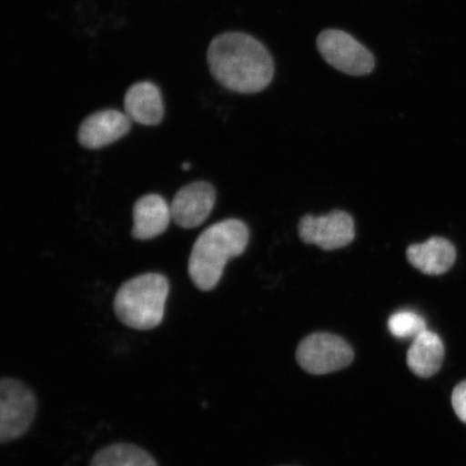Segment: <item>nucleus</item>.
Segmentation results:
<instances>
[{
    "mask_svg": "<svg viewBox=\"0 0 466 466\" xmlns=\"http://www.w3.org/2000/svg\"><path fill=\"white\" fill-rule=\"evenodd\" d=\"M208 63L220 86L242 95L264 91L275 77L270 52L258 39L244 33L215 37L208 46Z\"/></svg>",
    "mask_w": 466,
    "mask_h": 466,
    "instance_id": "obj_1",
    "label": "nucleus"
},
{
    "mask_svg": "<svg viewBox=\"0 0 466 466\" xmlns=\"http://www.w3.org/2000/svg\"><path fill=\"white\" fill-rule=\"evenodd\" d=\"M249 231L238 219H226L204 230L192 248L188 273L191 281L203 291L218 287L225 267L248 248Z\"/></svg>",
    "mask_w": 466,
    "mask_h": 466,
    "instance_id": "obj_2",
    "label": "nucleus"
},
{
    "mask_svg": "<svg viewBox=\"0 0 466 466\" xmlns=\"http://www.w3.org/2000/svg\"><path fill=\"white\" fill-rule=\"evenodd\" d=\"M170 284L159 273H145L122 284L115 296L116 318L127 328L150 330L162 323Z\"/></svg>",
    "mask_w": 466,
    "mask_h": 466,
    "instance_id": "obj_3",
    "label": "nucleus"
},
{
    "mask_svg": "<svg viewBox=\"0 0 466 466\" xmlns=\"http://www.w3.org/2000/svg\"><path fill=\"white\" fill-rule=\"evenodd\" d=\"M37 399L33 390L15 378L0 381V442L25 436L36 418Z\"/></svg>",
    "mask_w": 466,
    "mask_h": 466,
    "instance_id": "obj_4",
    "label": "nucleus"
},
{
    "mask_svg": "<svg viewBox=\"0 0 466 466\" xmlns=\"http://www.w3.org/2000/svg\"><path fill=\"white\" fill-rule=\"evenodd\" d=\"M317 46L326 63L339 72L360 77L374 71L376 61L371 52L340 29H324L318 36Z\"/></svg>",
    "mask_w": 466,
    "mask_h": 466,
    "instance_id": "obj_5",
    "label": "nucleus"
},
{
    "mask_svg": "<svg viewBox=\"0 0 466 466\" xmlns=\"http://www.w3.org/2000/svg\"><path fill=\"white\" fill-rule=\"evenodd\" d=\"M354 353L341 337L317 333L305 338L297 348V362L312 375H325L346 369Z\"/></svg>",
    "mask_w": 466,
    "mask_h": 466,
    "instance_id": "obj_6",
    "label": "nucleus"
},
{
    "mask_svg": "<svg viewBox=\"0 0 466 466\" xmlns=\"http://www.w3.org/2000/svg\"><path fill=\"white\" fill-rule=\"evenodd\" d=\"M299 230L302 241L325 250L345 248L355 238L354 220L343 211H333L323 217L307 215L300 219Z\"/></svg>",
    "mask_w": 466,
    "mask_h": 466,
    "instance_id": "obj_7",
    "label": "nucleus"
},
{
    "mask_svg": "<svg viewBox=\"0 0 466 466\" xmlns=\"http://www.w3.org/2000/svg\"><path fill=\"white\" fill-rule=\"evenodd\" d=\"M217 202V191L207 182H195L184 186L175 195L172 219L182 228L192 229L206 221Z\"/></svg>",
    "mask_w": 466,
    "mask_h": 466,
    "instance_id": "obj_8",
    "label": "nucleus"
},
{
    "mask_svg": "<svg viewBox=\"0 0 466 466\" xmlns=\"http://www.w3.org/2000/svg\"><path fill=\"white\" fill-rule=\"evenodd\" d=\"M131 129V119L116 109L100 110L86 116L78 130V141L87 149H100L119 141Z\"/></svg>",
    "mask_w": 466,
    "mask_h": 466,
    "instance_id": "obj_9",
    "label": "nucleus"
},
{
    "mask_svg": "<svg viewBox=\"0 0 466 466\" xmlns=\"http://www.w3.org/2000/svg\"><path fill=\"white\" fill-rule=\"evenodd\" d=\"M407 258L427 276H441L450 271L457 259V249L445 238L433 237L407 248Z\"/></svg>",
    "mask_w": 466,
    "mask_h": 466,
    "instance_id": "obj_10",
    "label": "nucleus"
},
{
    "mask_svg": "<svg viewBox=\"0 0 466 466\" xmlns=\"http://www.w3.org/2000/svg\"><path fill=\"white\" fill-rule=\"evenodd\" d=\"M172 219L171 207L159 195H146L134 204L132 236L147 241L165 233Z\"/></svg>",
    "mask_w": 466,
    "mask_h": 466,
    "instance_id": "obj_11",
    "label": "nucleus"
},
{
    "mask_svg": "<svg viewBox=\"0 0 466 466\" xmlns=\"http://www.w3.org/2000/svg\"><path fill=\"white\" fill-rule=\"evenodd\" d=\"M125 109L131 121L144 126H158L165 116L159 87L149 81L133 85L126 93Z\"/></svg>",
    "mask_w": 466,
    "mask_h": 466,
    "instance_id": "obj_12",
    "label": "nucleus"
},
{
    "mask_svg": "<svg viewBox=\"0 0 466 466\" xmlns=\"http://www.w3.org/2000/svg\"><path fill=\"white\" fill-rule=\"evenodd\" d=\"M445 347L441 337L429 329L415 338L408 350L407 364L418 377L431 378L441 369Z\"/></svg>",
    "mask_w": 466,
    "mask_h": 466,
    "instance_id": "obj_13",
    "label": "nucleus"
},
{
    "mask_svg": "<svg viewBox=\"0 0 466 466\" xmlns=\"http://www.w3.org/2000/svg\"><path fill=\"white\" fill-rule=\"evenodd\" d=\"M90 466H158L156 459L143 448L127 442H116L98 451Z\"/></svg>",
    "mask_w": 466,
    "mask_h": 466,
    "instance_id": "obj_14",
    "label": "nucleus"
},
{
    "mask_svg": "<svg viewBox=\"0 0 466 466\" xmlns=\"http://www.w3.org/2000/svg\"><path fill=\"white\" fill-rule=\"evenodd\" d=\"M390 333L400 339H415L427 330V323L418 313L403 310L392 314L388 322Z\"/></svg>",
    "mask_w": 466,
    "mask_h": 466,
    "instance_id": "obj_15",
    "label": "nucleus"
},
{
    "mask_svg": "<svg viewBox=\"0 0 466 466\" xmlns=\"http://www.w3.org/2000/svg\"><path fill=\"white\" fill-rule=\"evenodd\" d=\"M451 403L457 417L466 424V380L453 389Z\"/></svg>",
    "mask_w": 466,
    "mask_h": 466,
    "instance_id": "obj_16",
    "label": "nucleus"
},
{
    "mask_svg": "<svg viewBox=\"0 0 466 466\" xmlns=\"http://www.w3.org/2000/svg\"><path fill=\"white\" fill-rule=\"evenodd\" d=\"M183 167V170H189V168L191 167V166L189 165V163H184V165L182 166Z\"/></svg>",
    "mask_w": 466,
    "mask_h": 466,
    "instance_id": "obj_17",
    "label": "nucleus"
}]
</instances>
